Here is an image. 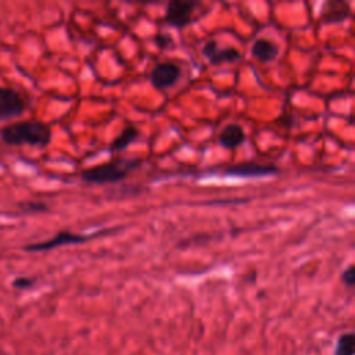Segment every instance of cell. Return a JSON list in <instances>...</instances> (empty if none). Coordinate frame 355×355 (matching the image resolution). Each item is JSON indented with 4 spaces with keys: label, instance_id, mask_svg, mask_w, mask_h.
I'll use <instances>...</instances> for the list:
<instances>
[{
    "label": "cell",
    "instance_id": "obj_1",
    "mask_svg": "<svg viewBox=\"0 0 355 355\" xmlns=\"http://www.w3.org/2000/svg\"><path fill=\"white\" fill-rule=\"evenodd\" d=\"M0 137L7 146L46 147L51 141V129L40 121H19L3 126Z\"/></svg>",
    "mask_w": 355,
    "mask_h": 355
},
{
    "label": "cell",
    "instance_id": "obj_2",
    "mask_svg": "<svg viewBox=\"0 0 355 355\" xmlns=\"http://www.w3.org/2000/svg\"><path fill=\"white\" fill-rule=\"evenodd\" d=\"M140 165L139 158H116L80 172L82 180L94 184L116 183Z\"/></svg>",
    "mask_w": 355,
    "mask_h": 355
},
{
    "label": "cell",
    "instance_id": "obj_3",
    "mask_svg": "<svg viewBox=\"0 0 355 355\" xmlns=\"http://www.w3.org/2000/svg\"><path fill=\"white\" fill-rule=\"evenodd\" d=\"M111 232V229H105V230H100L96 232L94 234H82V233H73L69 230H61L58 232L54 237L44 240V241H37V243H31L28 245L24 247L25 251L29 252H39V251H50L54 248H58L61 245H68V244H80L85 241H89L103 233H108Z\"/></svg>",
    "mask_w": 355,
    "mask_h": 355
},
{
    "label": "cell",
    "instance_id": "obj_4",
    "mask_svg": "<svg viewBox=\"0 0 355 355\" xmlns=\"http://www.w3.org/2000/svg\"><path fill=\"white\" fill-rule=\"evenodd\" d=\"M200 3L197 1H189V0H171L166 6V11L164 15V22L169 26L182 29L191 24L193 14L196 7H198Z\"/></svg>",
    "mask_w": 355,
    "mask_h": 355
},
{
    "label": "cell",
    "instance_id": "obj_5",
    "mask_svg": "<svg viewBox=\"0 0 355 355\" xmlns=\"http://www.w3.org/2000/svg\"><path fill=\"white\" fill-rule=\"evenodd\" d=\"M26 110L25 98L11 87H0V122L21 116Z\"/></svg>",
    "mask_w": 355,
    "mask_h": 355
},
{
    "label": "cell",
    "instance_id": "obj_6",
    "mask_svg": "<svg viewBox=\"0 0 355 355\" xmlns=\"http://www.w3.org/2000/svg\"><path fill=\"white\" fill-rule=\"evenodd\" d=\"M180 67L173 61H162L153 67L150 82L155 89H168L173 86L180 76Z\"/></svg>",
    "mask_w": 355,
    "mask_h": 355
},
{
    "label": "cell",
    "instance_id": "obj_7",
    "mask_svg": "<svg viewBox=\"0 0 355 355\" xmlns=\"http://www.w3.org/2000/svg\"><path fill=\"white\" fill-rule=\"evenodd\" d=\"M279 169L275 165H263L257 162H241L237 165H230L223 168L222 173L229 176H239V178H259V176H269L277 173Z\"/></svg>",
    "mask_w": 355,
    "mask_h": 355
},
{
    "label": "cell",
    "instance_id": "obj_8",
    "mask_svg": "<svg viewBox=\"0 0 355 355\" xmlns=\"http://www.w3.org/2000/svg\"><path fill=\"white\" fill-rule=\"evenodd\" d=\"M202 54L212 65L230 64V62H236L241 58V53L236 47L219 49L216 40H214V39H209L205 42V44L202 47Z\"/></svg>",
    "mask_w": 355,
    "mask_h": 355
},
{
    "label": "cell",
    "instance_id": "obj_9",
    "mask_svg": "<svg viewBox=\"0 0 355 355\" xmlns=\"http://www.w3.org/2000/svg\"><path fill=\"white\" fill-rule=\"evenodd\" d=\"M279 54V46L266 37L257 39L251 46V55L262 64L272 62Z\"/></svg>",
    "mask_w": 355,
    "mask_h": 355
},
{
    "label": "cell",
    "instance_id": "obj_10",
    "mask_svg": "<svg viewBox=\"0 0 355 355\" xmlns=\"http://www.w3.org/2000/svg\"><path fill=\"white\" fill-rule=\"evenodd\" d=\"M245 140V132L239 123L226 125L219 133V144L225 148H236Z\"/></svg>",
    "mask_w": 355,
    "mask_h": 355
},
{
    "label": "cell",
    "instance_id": "obj_11",
    "mask_svg": "<svg viewBox=\"0 0 355 355\" xmlns=\"http://www.w3.org/2000/svg\"><path fill=\"white\" fill-rule=\"evenodd\" d=\"M137 136H139L137 128L129 125V126H126V128L118 135V137H115V139L112 140V143H111V146H110V150H111L112 153L122 151V150H125Z\"/></svg>",
    "mask_w": 355,
    "mask_h": 355
},
{
    "label": "cell",
    "instance_id": "obj_12",
    "mask_svg": "<svg viewBox=\"0 0 355 355\" xmlns=\"http://www.w3.org/2000/svg\"><path fill=\"white\" fill-rule=\"evenodd\" d=\"M327 6L331 7V10H323V19L327 22H340L349 15V8L347 3L333 1L327 3Z\"/></svg>",
    "mask_w": 355,
    "mask_h": 355
},
{
    "label": "cell",
    "instance_id": "obj_13",
    "mask_svg": "<svg viewBox=\"0 0 355 355\" xmlns=\"http://www.w3.org/2000/svg\"><path fill=\"white\" fill-rule=\"evenodd\" d=\"M355 352V336L352 333H345L340 336L334 355H354Z\"/></svg>",
    "mask_w": 355,
    "mask_h": 355
},
{
    "label": "cell",
    "instance_id": "obj_14",
    "mask_svg": "<svg viewBox=\"0 0 355 355\" xmlns=\"http://www.w3.org/2000/svg\"><path fill=\"white\" fill-rule=\"evenodd\" d=\"M24 211L26 212H46L47 211V205L44 202H39V201H28L19 205Z\"/></svg>",
    "mask_w": 355,
    "mask_h": 355
},
{
    "label": "cell",
    "instance_id": "obj_15",
    "mask_svg": "<svg viewBox=\"0 0 355 355\" xmlns=\"http://www.w3.org/2000/svg\"><path fill=\"white\" fill-rule=\"evenodd\" d=\"M341 280L344 284H347L348 287H352L355 283V266L351 263L348 265L347 269L343 270L341 273Z\"/></svg>",
    "mask_w": 355,
    "mask_h": 355
},
{
    "label": "cell",
    "instance_id": "obj_16",
    "mask_svg": "<svg viewBox=\"0 0 355 355\" xmlns=\"http://www.w3.org/2000/svg\"><path fill=\"white\" fill-rule=\"evenodd\" d=\"M35 282H36V279H33V277L21 276V277H17V279L12 282V286H14V287H17V288L24 290V288H29V287H32V286L35 284Z\"/></svg>",
    "mask_w": 355,
    "mask_h": 355
},
{
    "label": "cell",
    "instance_id": "obj_17",
    "mask_svg": "<svg viewBox=\"0 0 355 355\" xmlns=\"http://www.w3.org/2000/svg\"><path fill=\"white\" fill-rule=\"evenodd\" d=\"M155 43H157L159 47H165V46L172 44V39H171V36H168V35L158 33V35L155 36Z\"/></svg>",
    "mask_w": 355,
    "mask_h": 355
}]
</instances>
